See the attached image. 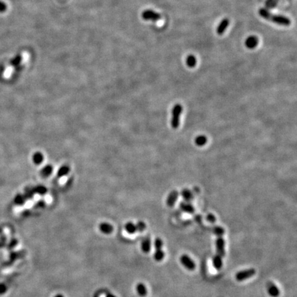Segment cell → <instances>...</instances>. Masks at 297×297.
<instances>
[{
  "instance_id": "obj_1",
  "label": "cell",
  "mask_w": 297,
  "mask_h": 297,
  "mask_svg": "<svg viewBox=\"0 0 297 297\" xmlns=\"http://www.w3.org/2000/svg\"><path fill=\"white\" fill-rule=\"evenodd\" d=\"M259 14L262 17L264 18L266 20L272 21L274 24L280 25V26H288L291 24V21L289 18L283 15H274V14L269 12L265 8H260Z\"/></svg>"
},
{
  "instance_id": "obj_23",
  "label": "cell",
  "mask_w": 297,
  "mask_h": 297,
  "mask_svg": "<svg viewBox=\"0 0 297 297\" xmlns=\"http://www.w3.org/2000/svg\"><path fill=\"white\" fill-rule=\"evenodd\" d=\"M136 230L138 232H143L144 230H145L146 229V224L145 222H143V221H138V222L136 224Z\"/></svg>"
},
{
  "instance_id": "obj_6",
  "label": "cell",
  "mask_w": 297,
  "mask_h": 297,
  "mask_svg": "<svg viewBox=\"0 0 297 297\" xmlns=\"http://www.w3.org/2000/svg\"><path fill=\"white\" fill-rule=\"evenodd\" d=\"M216 251L217 254L220 255L221 257H225L226 251H225V241L221 237H218L215 241Z\"/></svg>"
},
{
  "instance_id": "obj_7",
  "label": "cell",
  "mask_w": 297,
  "mask_h": 297,
  "mask_svg": "<svg viewBox=\"0 0 297 297\" xmlns=\"http://www.w3.org/2000/svg\"><path fill=\"white\" fill-rule=\"evenodd\" d=\"M266 289L268 294L271 297H278L280 295L279 289L273 282H268L266 284Z\"/></svg>"
},
{
  "instance_id": "obj_26",
  "label": "cell",
  "mask_w": 297,
  "mask_h": 297,
  "mask_svg": "<svg viewBox=\"0 0 297 297\" xmlns=\"http://www.w3.org/2000/svg\"><path fill=\"white\" fill-rule=\"evenodd\" d=\"M206 220L209 221V223L214 224L216 221V217L214 215L211 214V213H209L206 216Z\"/></svg>"
},
{
  "instance_id": "obj_2",
  "label": "cell",
  "mask_w": 297,
  "mask_h": 297,
  "mask_svg": "<svg viewBox=\"0 0 297 297\" xmlns=\"http://www.w3.org/2000/svg\"><path fill=\"white\" fill-rule=\"evenodd\" d=\"M182 106L180 104H177L173 107L172 110V118H171V127L173 129H177L180 124V114L182 112Z\"/></svg>"
},
{
  "instance_id": "obj_16",
  "label": "cell",
  "mask_w": 297,
  "mask_h": 297,
  "mask_svg": "<svg viewBox=\"0 0 297 297\" xmlns=\"http://www.w3.org/2000/svg\"><path fill=\"white\" fill-rule=\"evenodd\" d=\"M186 64L188 68H194L197 64V59L195 57L193 54H189L186 58Z\"/></svg>"
},
{
  "instance_id": "obj_14",
  "label": "cell",
  "mask_w": 297,
  "mask_h": 297,
  "mask_svg": "<svg viewBox=\"0 0 297 297\" xmlns=\"http://www.w3.org/2000/svg\"><path fill=\"white\" fill-rule=\"evenodd\" d=\"M180 208L182 211L187 213H193L195 211L194 207L188 202H181L180 204Z\"/></svg>"
},
{
  "instance_id": "obj_20",
  "label": "cell",
  "mask_w": 297,
  "mask_h": 297,
  "mask_svg": "<svg viewBox=\"0 0 297 297\" xmlns=\"http://www.w3.org/2000/svg\"><path fill=\"white\" fill-rule=\"evenodd\" d=\"M181 194L183 198L187 202H190L193 198V194L191 193V191L188 189H184Z\"/></svg>"
},
{
  "instance_id": "obj_24",
  "label": "cell",
  "mask_w": 297,
  "mask_h": 297,
  "mask_svg": "<svg viewBox=\"0 0 297 297\" xmlns=\"http://www.w3.org/2000/svg\"><path fill=\"white\" fill-rule=\"evenodd\" d=\"M163 246V241L160 238H156L154 241V247L155 249H162Z\"/></svg>"
},
{
  "instance_id": "obj_12",
  "label": "cell",
  "mask_w": 297,
  "mask_h": 297,
  "mask_svg": "<svg viewBox=\"0 0 297 297\" xmlns=\"http://www.w3.org/2000/svg\"><path fill=\"white\" fill-rule=\"evenodd\" d=\"M99 229L101 231V232L103 233V234L110 235L113 232V228L110 224L107 222H103L100 224Z\"/></svg>"
},
{
  "instance_id": "obj_3",
  "label": "cell",
  "mask_w": 297,
  "mask_h": 297,
  "mask_svg": "<svg viewBox=\"0 0 297 297\" xmlns=\"http://www.w3.org/2000/svg\"><path fill=\"white\" fill-rule=\"evenodd\" d=\"M256 274L254 268H249L246 270H241L235 274V279L237 281H243L245 280L251 278Z\"/></svg>"
},
{
  "instance_id": "obj_4",
  "label": "cell",
  "mask_w": 297,
  "mask_h": 297,
  "mask_svg": "<svg viewBox=\"0 0 297 297\" xmlns=\"http://www.w3.org/2000/svg\"><path fill=\"white\" fill-rule=\"evenodd\" d=\"M180 262L181 263V264L188 270L193 271L195 270L196 267L195 262L187 254H182L180 257Z\"/></svg>"
},
{
  "instance_id": "obj_5",
  "label": "cell",
  "mask_w": 297,
  "mask_h": 297,
  "mask_svg": "<svg viewBox=\"0 0 297 297\" xmlns=\"http://www.w3.org/2000/svg\"><path fill=\"white\" fill-rule=\"evenodd\" d=\"M142 18L146 21H157L161 19V15L152 10H145L142 13Z\"/></svg>"
},
{
  "instance_id": "obj_30",
  "label": "cell",
  "mask_w": 297,
  "mask_h": 297,
  "mask_svg": "<svg viewBox=\"0 0 297 297\" xmlns=\"http://www.w3.org/2000/svg\"><path fill=\"white\" fill-rule=\"evenodd\" d=\"M43 172H44V173L46 174V175L50 173H51V168L50 167V166H48V167H46L45 169H43Z\"/></svg>"
},
{
  "instance_id": "obj_28",
  "label": "cell",
  "mask_w": 297,
  "mask_h": 297,
  "mask_svg": "<svg viewBox=\"0 0 297 297\" xmlns=\"http://www.w3.org/2000/svg\"><path fill=\"white\" fill-rule=\"evenodd\" d=\"M6 291V287L4 284H0V295H2Z\"/></svg>"
},
{
  "instance_id": "obj_31",
  "label": "cell",
  "mask_w": 297,
  "mask_h": 297,
  "mask_svg": "<svg viewBox=\"0 0 297 297\" xmlns=\"http://www.w3.org/2000/svg\"><path fill=\"white\" fill-rule=\"evenodd\" d=\"M105 297H116V296H114L113 295H112V294H107Z\"/></svg>"
},
{
  "instance_id": "obj_21",
  "label": "cell",
  "mask_w": 297,
  "mask_h": 297,
  "mask_svg": "<svg viewBox=\"0 0 297 297\" xmlns=\"http://www.w3.org/2000/svg\"><path fill=\"white\" fill-rule=\"evenodd\" d=\"M213 232L215 235H217V237H221L225 233V230L224 229V228L221 226H215L213 228Z\"/></svg>"
},
{
  "instance_id": "obj_27",
  "label": "cell",
  "mask_w": 297,
  "mask_h": 297,
  "mask_svg": "<svg viewBox=\"0 0 297 297\" xmlns=\"http://www.w3.org/2000/svg\"><path fill=\"white\" fill-rule=\"evenodd\" d=\"M43 157L41 154H36L34 155V161L36 163H40L42 161Z\"/></svg>"
},
{
  "instance_id": "obj_9",
  "label": "cell",
  "mask_w": 297,
  "mask_h": 297,
  "mask_svg": "<svg viewBox=\"0 0 297 297\" xmlns=\"http://www.w3.org/2000/svg\"><path fill=\"white\" fill-rule=\"evenodd\" d=\"M229 22V19L227 18H225L221 20L217 28V33L218 35H222L224 34V32L226 30L227 28L228 27Z\"/></svg>"
},
{
  "instance_id": "obj_32",
  "label": "cell",
  "mask_w": 297,
  "mask_h": 297,
  "mask_svg": "<svg viewBox=\"0 0 297 297\" xmlns=\"http://www.w3.org/2000/svg\"><path fill=\"white\" fill-rule=\"evenodd\" d=\"M54 297H64V296H63V295H61V294H58V295H55Z\"/></svg>"
},
{
  "instance_id": "obj_13",
  "label": "cell",
  "mask_w": 297,
  "mask_h": 297,
  "mask_svg": "<svg viewBox=\"0 0 297 297\" xmlns=\"http://www.w3.org/2000/svg\"><path fill=\"white\" fill-rule=\"evenodd\" d=\"M151 248V241L150 237H146L143 240L141 243V250L145 253L150 252Z\"/></svg>"
},
{
  "instance_id": "obj_19",
  "label": "cell",
  "mask_w": 297,
  "mask_h": 297,
  "mask_svg": "<svg viewBox=\"0 0 297 297\" xmlns=\"http://www.w3.org/2000/svg\"><path fill=\"white\" fill-rule=\"evenodd\" d=\"M124 228H125L126 232L127 233H129L130 235L134 234L135 232H137L136 230V224H133L132 222H128L125 224V226H124Z\"/></svg>"
},
{
  "instance_id": "obj_25",
  "label": "cell",
  "mask_w": 297,
  "mask_h": 297,
  "mask_svg": "<svg viewBox=\"0 0 297 297\" xmlns=\"http://www.w3.org/2000/svg\"><path fill=\"white\" fill-rule=\"evenodd\" d=\"M22 57L21 56V55H18V56H17L15 59H13L12 60V61L10 62V64L12 66H17V65H18L19 63H20L21 62V61H22Z\"/></svg>"
},
{
  "instance_id": "obj_15",
  "label": "cell",
  "mask_w": 297,
  "mask_h": 297,
  "mask_svg": "<svg viewBox=\"0 0 297 297\" xmlns=\"http://www.w3.org/2000/svg\"><path fill=\"white\" fill-rule=\"evenodd\" d=\"M136 290L140 296H145L147 295V289L145 285L143 283H139L136 285Z\"/></svg>"
},
{
  "instance_id": "obj_8",
  "label": "cell",
  "mask_w": 297,
  "mask_h": 297,
  "mask_svg": "<svg viewBox=\"0 0 297 297\" xmlns=\"http://www.w3.org/2000/svg\"><path fill=\"white\" fill-rule=\"evenodd\" d=\"M259 44V39L254 35L249 36L245 41V46L248 49H254Z\"/></svg>"
},
{
  "instance_id": "obj_10",
  "label": "cell",
  "mask_w": 297,
  "mask_h": 297,
  "mask_svg": "<svg viewBox=\"0 0 297 297\" xmlns=\"http://www.w3.org/2000/svg\"><path fill=\"white\" fill-rule=\"evenodd\" d=\"M213 262V265L216 270H220L221 269L223 266V261H222V257H221L220 255H219L217 254H215L213 257L212 259Z\"/></svg>"
},
{
  "instance_id": "obj_22",
  "label": "cell",
  "mask_w": 297,
  "mask_h": 297,
  "mask_svg": "<svg viewBox=\"0 0 297 297\" xmlns=\"http://www.w3.org/2000/svg\"><path fill=\"white\" fill-rule=\"evenodd\" d=\"M279 0H267L265 2V6L268 8H274L277 6V4H278Z\"/></svg>"
},
{
  "instance_id": "obj_29",
  "label": "cell",
  "mask_w": 297,
  "mask_h": 297,
  "mask_svg": "<svg viewBox=\"0 0 297 297\" xmlns=\"http://www.w3.org/2000/svg\"><path fill=\"white\" fill-rule=\"evenodd\" d=\"M6 5L4 3L0 2V12H4V11L6 10Z\"/></svg>"
},
{
  "instance_id": "obj_11",
  "label": "cell",
  "mask_w": 297,
  "mask_h": 297,
  "mask_svg": "<svg viewBox=\"0 0 297 297\" xmlns=\"http://www.w3.org/2000/svg\"><path fill=\"white\" fill-rule=\"evenodd\" d=\"M177 198H178V193L176 191H172V192L169 194L167 199H166V204L169 206L172 207L175 204H176V201L177 200Z\"/></svg>"
},
{
  "instance_id": "obj_17",
  "label": "cell",
  "mask_w": 297,
  "mask_h": 297,
  "mask_svg": "<svg viewBox=\"0 0 297 297\" xmlns=\"http://www.w3.org/2000/svg\"><path fill=\"white\" fill-rule=\"evenodd\" d=\"M207 143V138L204 135H200L197 136L195 139V143L197 146L202 147L205 145Z\"/></svg>"
},
{
  "instance_id": "obj_18",
  "label": "cell",
  "mask_w": 297,
  "mask_h": 297,
  "mask_svg": "<svg viewBox=\"0 0 297 297\" xmlns=\"http://www.w3.org/2000/svg\"><path fill=\"white\" fill-rule=\"evenodd\" d=\"M165 255V252L162 251V249H157L155 250L154 254V258L156 262H161L163 260Z\"/></svg>"
}]
</instances>
